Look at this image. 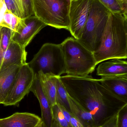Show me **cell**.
Instances as JSON below:
<instances>
[{
    "label": "cell",
    "instance_id": "6da1fadb",
    "mask_svg": "<svg viewBox=\"0 0 127 127\" xmlns=\"http://www.w3.org/2000/svg\"><path fill=\"white\" fill-rule=\"evenodd\" d=\"M60 79L69 96L92 114L96 127L102 125L127 104L113 95L99 79L90 75H66Z\"/></svg>",
    "mask_w": 127,
    "mask_h": 127
},
{
    "label": "cell",
    "instance_id": "7a4b0ae2",
    "mask_svg": "<svg viewBox=\"0 0 127 127\" xmlns=\"http://www.w3.org/2000/svg\"><path fill=\"white\" fill-rule=\"evenodd\" d=\"M93 54L97 65L112 59H127V33L122 14L111 13L99 46Z\"/></svg>",
    "mask_w": 127,
    "mask_h": 127
},
{
    "label": "cell",
    "instance_id": "3957f363",
    "mask_svg": "<svg viewBox=\"0 0 127 127\" xmlns=\"http://www.w3.org/2000/svg\"><path fill=\"white\" fill-rule=\"evenodd\" d=\"M68 75L83 76L94 71L97 64L93 53L74 37L61 44Z\"/></svg>",
    "mask_w": 127,
    "mask_h": 127
},
{
    "label": "cell",
    "instance_id": "277c9868",
    "mask_svg": "<svg viewBox=\"0 0 127 127\" xmlns=\"http://www.w3.org/2000/svg\"><path fill=\"white\" fill-rule=\"evenodd\" d=\"M111 13L98 0H91L88 19L78 40L93 53L99 46Z\"/></svg>",
    "mask_w": 127,
    "mask_h": 127
},
{
    "label": "cell",
    "instance_id": "5b68a950",
    "mask_svg": "<svg viewBox=\"0 0 127 127\" xmlns=\"http://www.w3.org/2000/svg\"><path fill=\"white\" fill-rule=\"evenodd\" d=\"M33 14L47 26L69 30L70 0H31Z\"/></svg>",
    "mask_w": 127,
    "mask_h": 127
},
{
    "label": "cell",
    "instance_id": "8992f818",
    "mask_svg": "<svg viewBox=\"0 0 127 127\" xmlns=\"http://www.w3.org/2000/svg\"><path fill=\"white\" fill-rule=\"evenodd\" d=\"M28 65L34 74L41 72L57 76L66 73V64L61 44H44Z\"/></svg>",
    "mask_w": 127,
    "mask_h": 127
},
{
    "label": "cell",
    "instance_id": "52a82bcc",
    "mask_svg": "<svg viewBox=\"0 0 127 127\" xmlns=\"http://www.w3.org/2000/svg\"><path fill=\"white\" fill-rule=\"evenodd\" d=\"M35 74L28 63L21 66L3 105H16L31 91Z\"/></svg>",
    "mask_w": 127,
    "mask_h": 127
},
{
    "label": "cell",
    "instance_id": "ba28073f",
    "mask_svg": "<svg viewBox=\"0 0 127 127\" xmlns=\"http://www.w3.org/2000/svg\"><path fill=\"white\" fill-rule=\"evenodd\" d=\"M91 0L71 1L69 17V31L73 37L79 40L89 16Z\"/></svg>",
    "mask_w": 127,
    "mask_h": 127
},
{
    "label": "cell",
    "instance_id": "9c48e42d",
    "mask_svg": "<svg viewBox=\"0 0 127 127\" xmlns=\"http://www.w3.org/2000/svg\"><path fill=\"white\" fill-rule=\"evenodd\" d=\"M47 26L34 15L22 18L18 31L13 33L12 40L25 48L36 35Z\"/></svg>",
    "mask_w": 127,
    "mask_h": 127
},
{
    "label": "cell",
    "instance_id": "30bf717a",
    "mask_svg": "<svg viewBox=\"0 0 127 127\" xmlns=\"http://www.w3.org/2000/svg\"><path fill=\"white\" fill-rule=\"evenodd\" d=\"M31 91L38 100L41 111L42 121L47 127H51L53 122L52 106L42 89L38 75L35 74Z\"/></svg>",
    "mask_w": 127,
    "mask_h": 127
},
{
    "label": "cell",
    "instance_id": "8fae6325",
    "mask_svg": "<svg viewBox=\"0 0 127 127\" xmlns=\"http://www.w3.org/2000/svg\"><path fill=\"white\" fill-rule=\"evenodd\" d=\"M42 121L38 116L27 112H16L0 119V127H36Z\"/></svg>",
    "mask_w": 127,
    "mask_h": 127
},
{
    "label": "cell",
    "instance_id": "7c38bea8",
    "mask_svg": "<svg viewBox=\"0 0 127 127\" xmlns=\"http://www.w3.org/2000/svg\"><path fill=\"white\" fill-rule=\"evenodd\" d=\"M97 74L101 78L121 77L127 78V61L112 59L100 64Z\"/></svg>",
    "mask_w": 127,
    "mask_h": 127
},
{
    "label": "cell",
    "instance_id": "4fadbf2b",
    "mask_svg": "<svg viewBox=\"0 0 127 127\" xmlns=\"http://www.w3.org/2000/svg\"><path fill=\"white\" fill-rule=\"evenodd\" d=\"M27 54L25 48L12 40L4 54L0 69L13 65H23L27 63Z\"/></svg>",
    "mask_w": 127,
    "mask_h": 127
},
{
    "label": "cell",
    "instance_id": "5bb4252c",
    "mask_svg": "<svg viewBox=\"0 0 127 127\" xmlns=\"http://www.w3.org/2000/svg\"><path fill=\"white\" fill-rule=\"evenodd\" d=\"M101 83L119 100L127 104V78L121 77L101 78Z\"/></svg>",
    "mask_w": 127,
    "mask_h": 127
},
{
    "label": "cell",
    "instance_id": "9a60e30c",
    "mask_svg": "<svg viewBox=\"0 0 127 127\" xmlns=\"http://www.w3.org/2000/svg\"><path fill=\"white\" fill-rule=\"evenodd\" d=\"M22 66L14 65L0 69V104H3Z\"/></svg>",
    "mask_w": 127,
    "mask_h": 127
},
{
    "label": "cell",
    "instance_id": "2e32d148",
    "mask_svg": "<svg viewBox=\"0 0 127 127\" xmlns=\"http://www.w3.org/2000/svg\"><path fill=\"white\" fill-rule=\"evenodd\" d=\"M39 77L44 93L51 106L57 104L56 82L57 76L52 74L39 72Z\"/></svg>",
    "mask_w": 127,
    "mask_h": 127
},
{
    "label": "cell",
    "instance_id": "e0dca14e",
    "mask_svg": "<svg viewBox=\"0 0 127 127\" xmlns=\"http://www.w3.org/2000/svg\"><path fill=\"white\" fill-rule=\"evenodd\" d=\"M68 102L71 112L81 122L85 127H96L93 116L89 111L69 95Z\"/></svg>",
    "mask_w": 127,
    "mask_h": 127
},
{
    "label": "cell",
    "instance_id": "ac0fdd59",
    "mask_svg": "<svg viewBox=\"0 0 127 127\" xmlns=\"http://www.w3.org/2000/svg\"><path fill=\"white\" fill-rule=\"evenodd\" d=\"M13 33L9 28L0 26V68L4 54L12 41Z\"/></svg>",
    "mask_w": 127,
    "mask_h": 127
},
{
    "label": "cell",
    "instance_id": "d6986e66",
    "mask_svg": "<svg viewBox=\"0 0 127 127\" xmlns=\"http://www.w3.org/2000/svg\"><path fill=\"white\" fill-rule=\"evenodd\" d=\"M22 19L7 9L4 15L1 27L9 28L14 32H16Z\"/></svg>",
    "mask_w": 127,
    "mask_h": 127
},
{
    "label": "cell",
    "instance_id": "ffe728a7",
    "mask_svg": "<svg viewBox=\"0 0 127 127\" xmlns=\"http://www.w3.org/2000/svg\"><path fill=\"white\" fill-rule=\"evenodd\" d=\"M56 88L57 103L64 106L70 111L68 102V94L60 80V76H57Z\"/></svg>",
    "mask_w": 127,
    "mask_h": 127
},
{
    "label": "cell",
    "instance_id": "44dd1931",
    "mask_svg": "<svg viewBox=\"0 0 127 127\" xmlns=\"http://www.w3.org/2000/svg\"><path fill=\"white\" fill-rule=\"evenodd\" d=\"M112 13L122 14L123 7L122 0H98Z\"/></svg>",
    "mask_w": 127,
    "mask_h": 127
},
{
    "label": "cell",
    "instance_id": "7402d4cb",
    "mask_svg": "<svg viewBox=\"0 0 127 127\" xmlns=\"http://www.w3.org/2000/svg\"><path fill=\"white\" fill-rule=\"evenodd\" d=\"M4 0L9 10L21 18H25L21 0Z\"/></svg>",
    "mask_w": 127,
    "mask_h": 127
},
{
    "label": "cell",
    "instance_id": "603a6c76",
    "mask_svg": "<svg viewBox=\"0 0 127 127\" xmlns=\"http://www.w3.org/2000/svg\"><path fill=\"white\" fill-rule=\"evenodd\" d=\"M52 116L53 120L62 127H71L64 116L58 104L52 107Z\"/></svg>",
    "mask_w": 127,
    "mask_h": 127
},
{
    "label": "cell",
    "instance_id": "cb8c5ba5",
    "mask_svg": "<svg viewBox=\"0 0 127 127\" xmlns=\"http://www.w3.org/2000/svg\"><path fill=\"white\" fill-rule=\"evenodd\" d=\"M118 127H127V104L118 112Z\"/></svg>",
    "mask_w": 127,
    "mask_h": 127
},
{
    "label": "cell",
    "instance_id": "d4e9b609",
    "mask_svg": "<svg viewBox=\"0 0 127 127\" xmlns=\"http://www.w3.org/2000/svg\"><path fill=\"white\" fill-rule=\"evenodd\" d=\"M25 18H27L33 15L31 0H21Z\"/></svg>",
    "mask_w": 127,
    "mask_h": 127
},
{
    "label": "cell",
    "instance_id": "484cf974",
    "mask_svg": "<svg viewBox=\"0 0 127 127\" xmlns=\"http://www.w3.org/2000/svg\"><path fill=\"white\" fill-rule=\"evenodd\" d=\"M118 113L104 122L101 127H118Z\"/></svg>",
    "mask_w": 127,
    "mask_h": 127
},
{
    "label": "cell",
    "instance_id": "4316f807",
    "mask_svg": "<svg viewBox=\"0 0 127 127\" xmlns=\"http://www.w3.org/2000/svg\"><path fill=\"white\" fill-rule=\"evenodd\" d=\"M69 125L71 127H85L81 122L74 115L70 119Z\"/></svg>",
    "mask_w": 127,
    "mask_h": 127
},
{
    "label": "cell",
    "instance_id": "83f0119b",
    "mask_svg": "<svg viewBox=\"0 0 127 127\" xmlns=\"http://www.w3.org/2000/svg\"><path fill=\"white\" fill-rule=\"evenodd\" d=\"M7 9V7L4 0H0V26L1 27L3 17Z\"/></svg>",
    "mask_w": 127,
    "mask_h": 127
},
{
    "label": "cell",
    "instance_id": "f1b7e54d",
    "mask_svg": "<svg viewBox=\"0 0 127 127\" xmlns=\"http://www.w3.org/2000/svg\"><path fill=\"white\" fill-rule=\"evenodd\" d=\"M58 104L59 106L60 107L64 117H65V119H66L67 121L69 124V121H70V119H71L72 116L73 115V114L71 113V112L70 111L67 110L64 106H62V105L59 104Z\"/></svg>",
    "mask_w": 127,
    "mask_h": 127
},
{
    "label": "cell",
    "instance_id": "f546056e",
    "mask_svg": "<svg viewBox=\"0 0 127 127\" xmlns=\"http://www.w3.org/2000/svg\"><path fill=\"white\" fill-rule=\"evenodd\" d=\"M124 24L127 33V13H122Z\"/></svg>",
    "mask_w": 127,
    "mask_h": 127
},
{
    "label": "cell",
    "instance_id": "4dcf8cb0",
    "mask_svg": "<svg viewBox=\"0 0 127 127\" xmlns=\"http://www.w3.org/2000/svg\"><path fill=\"white\" fill-rule=\"evenodd\" d=\"M122 2L124 7L122 13H127V0H122Z\"/></svg>",
    "mask_w": 127,
    "mask_h": 127
},
{
    "label": "cell",
    "instance_id": "1f68e13d",
    "mask_svg": "<svg viewBox=\"0 0 127 127\" xmlns=\"http://www.w3.org/2000/svg\"><path fill=\"white\" fill-rule=\"evenodd\" d=\"M51 127H62L60 125H59L56 122L55 120L53 119V122H52V125Z\"/></svg>",
    "mask_w": 127,
    "mask_h": 127
},
{
    "label": "cell",
    "instance_id": "d6a6232c",
    "mask_svg": "<svg viewBox=\"0 0 127 127\" xmlns=\"http://www.w3.org/2000/svg\"><path fill=\"white\" fill-rule=\"evenodd\" d=\"M36 127H47L42 121H41V122L39 123L38 125Z\"/></svg>",
    "mask_w": 127,
    "mask_h": 127
},
{
    "label": "cell",
    "instance_id": "836d02e7",
    "mask_svg": "<svg viewBox=\"0 0 127 127\" xmlns=\"http://www.w3.org/2000/svg\"><path fill=\"white\" fill-rule=\"evenodd\" d=\"M101 127V126H97V127Z\"/></svg>",
    "mask_w": 127,
    "mask_h": 127
},
{
    "label": "cell",
    "instance_id": "e575fe53",
    "mask_svg": "<svg viewBox=\"0 0 127 127\" xmlns=\"http://www.w3.org/2000/svg\"><path fill=\"white\" fill-rule=\"evenodd\" d=\"M77 0H70L71 1H76Z\"/></svg>",
    "mask_w": 127,
    "mask_h": 127
},
{
    "label": "cell",
    "instance_id": "d590c367",
    "mask_svg": "<svg viewBox=\"0 0 127 127\" xmlns=\"http://www.w3.org/2000/svg\"></svg>",
    "mask_w": 127,
    "mask_h": 127
}]
</instances>
